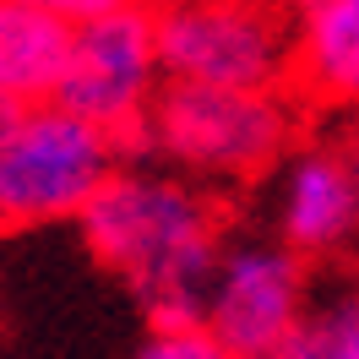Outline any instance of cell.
<instances>
[{"instance_id": "1", "label": "cell", "mask_w": 359, "mask_h": 359, "mask_svg": "<svg viewBox=\"0 0 359 359\" xmlns=\"http://www.w3.org/2000/svg\"><path fill=\"white\" fill-rule=\"evenodd\" d=\"M76 224L93 256L147 299L153 321H202L224 250V218L202 185L163 169H114Z\"/></svg>"}, {"instance_id": "2", "label": "cell", "mask_w": 359, "mask_h": 359, "mask_svg": "<svg viewBox=\"0 0 359 359\" xmlns=\"http://www.w3.org/2000/svg\"><path fill=\"white\" fill-rule=\"evenodd\" d=\"M294 104L283 88H212L163 82L142 131L158 158L196 180H256L272 175L294 147Z\"/></svg>"}, {"instance_id": "3", "label": "cell", "mask_w": 359, "mask_h": 359, "mask_svg": "<svg viewBox=\"0 0 359 359\" xmlns=\"http://www.w3.org/2000/svg\"><path fill=\"white\" fill-rule=\"evenodd\" d=\"M120 169V136L60 98L22 104L0 136V229L82 218V207Z\"/></svg>"}, {"instance_id": "4", "label": "cell", "mask_w": 359, "mask_h": 359, "mask_svg": "<svg viewBox=\"0 0 359 359\" xmlns=\"http://www.w3.org/2000/svg\"><path fill=\"white\" fill-rule=\"evenodd\" d=\"M158 55L175 82L283 88L294 82V27L283 0H163Z\"/></svg>"}, {"instance_id": "5", "label": "cell", "mask_w": 359, "mask_h": 359, "mask_svg": "<svg viewBox=\"0 0 359 359\" xmlns=\"http://www.w3.org/2000/svg\"><path fill=\"white\" fill-rule=\"evenodd\" d=\"M163 88V55H158V17L142 0H120L98 17L71 22L66 66L49 98L88 114L114 136L136 131Z\"/></svg>"}, {"instance_id": "6", "label": "cell", "mask_w": 359, "mask_h": 359, "mask_svg": "<svg viewBox=\"0 0 359 359\" xmlns=\"http://www.w3.org/2000/svg\"><path fill=\"white\" fill-rule=\"evenodd\" d=\"M305 256H294L283 240H224L202 321L240 359H267L294 327V316L305 311Z\"/></svg>"}, {"instance_id": "7", "label": "cell", "mask_w": 359, "mask_h": 359, "mask_svg": "<svg viewBox=\"0 0 359 359\" xmlns=\"http://www.w3.org/2000/svg\"><path fill=\"white\" fill-rule=\"evenodd\" d=\"M272 229L305 262H332L359 240V175L348 147H299L272 169Z\"/></svg>"}, {"instance_id": "8", "label": "cell", "mask_w": 359, "mask_h": 359, "mask_svg": "<svg viewBox=\"0 0 359 359\" xmlns=\"http://www.w3.org/2000/svg\"><path fill=\"white\" fill-rule=\"evenodd\" d=\"M294 27V82L327 109L359 114V0H283Z\"/></svg>"}, {"instance_id": "9", "label": "cell", "mask_w": 359, "mask_h": 359, "mask_svg": "<svg viewBox=\"0 0 359 359\" xmlns=\"http://www.w3.org/2000/svg\"><path fill=\"white\" fill-rule=\"evenodd\" d=\"M66 39L71 22L27 0H0V93H11L17 104L49 98L66 66Z\"/></svg>"}, {"instance_id": "10", "label": "cell", "mask_w": 359, "mask_h": 359, "mask_svg": "<svg viewBox=\"0 0 359 359\" xmlns=\"http://www.w3.org/2000/svg\"><path fill=\"white\" fill-rule=\"evenodd\" d=\"M267 359H359V278L337 272L311 283L305 311Z\"/></svg>"}, {"instance_id": "11", "label": "cell", "mask_w": 359, "mask_h": 359, "mask_svg": "<svg viewBox=\"0 0 359 359\" xmlns=\"http://www.w3.org/2000/svg\"><path fill=\"white\" fill-rule=\"evenodd\" d=\"M131 359H240L207 321H158Z\"/></svg>"}, {"instance_id": "12", "label": "cell", "mask_w": 359, "mask_h": 359, "mask_svg": "<svg viewBox=\"0 0 359 359\" xmlns=\"http://www.w3.org/2000/svg\"><path fill=\"white\" fill-rule=\"evenodd\" d=\"M27 6H39L49 17H60V22H82V17H98V11H109L120 0H27Z\"/></svg>"}, {"instance_id": "13", "label": "cell", "mask_w": 359, "mask_h": 359, "mask_svg": "<svg viewBox=\"0 0 359 359\" xmlns=\"http://www.w3.org/2000/svg\"><path fill=\"white\" fill-rule=\"evenodd\" d=\"M17 109H22V104H17L11 93H0V136L11 131V120H17Z\"/></svg>"}, {"instance_id": "14", "label": "cell", "mask_w": 359, "mask_h": 359, "mask_svg": "<svg viewBox=\"0 0 359 359\" xmlns=\"http://www.w3.org/2000/svg\"><path fill=\"white\" fill-rule=\"evenodd\" d=\"M348 158H354V175H359V136L348 142Z\"/></svg>"}, {"instance_id": "15", "label": "cell", "mask_w": 359, "mask_h": 359, "mask_svg": "<svg viewBox=\"0 0 359 359\" xmlns=\"http://www.w3.org/2000/svg\"><path fill=\"white\" fill-rule=\"evenodd\" d=\"M142 6H163V0H142Z\"/></svg>"}]
</instances>
